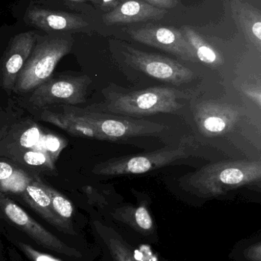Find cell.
Wrapping results in <instances>:
<instances>
[{
    "label": "cell",
    "mask_w": 261,
    "mask_h": 261,
    "mask_svg": "<svg viewBox=\"0 0 261 261\" xmlns=\"http://www.w3.org/2000/svg\"><path fill=\"white\" fill-rule=\"evenodd\" d=\"M64 110L90 124L103 137L104 141H126L135 137L156 136L167 128L162 124L129 116L100 113L67 106H64Z\"/></svg>",
    "instance_id": "cell-7"
},
{
    "label": "cell",
    "mask_w": 261,
    "mask_h": 261,
    "mask_svg": "<svg viewBox=\"0 0 261 261\" xmlns=\"http://www.w3.org/2000/svg\"><path fill=\"white\" fill-rule=\"evenodd\" d=\"M122 54L129 66L159 81L179 86L194 78V73L189 69L165 57L143 51L127 44L123 46Z\"/></svg>",
    "instance_id": "cell-9"
},
{
    "label": "cell",
    "mask_w": 261,
    "mask_h": 261,
    "mask_svg": "<svg viewBox=\"0 0 261 261\" xmlns=\"http://www.w3.org/2000/svg\"><path fill=\"white\" fill-rule=\"evenodd\" d=\"M73 44L72 37L61 35L45 37L38 41L18 75L14 92H32L52 77L57 64L70 53Z\"/></svg>",
    "instance_id": "cell-5"
},
{
    "label": "cell",
    "mask_w": 261,
    "mask_h": 261,
    "mask_svg": "<svg viewBox=\"0 0 261 261\" xmlns=\"http://www.w3.org/2000/svg\"><path fill=\"white\" fill-rule=\"evenodd\" d=\"M1 155L31 173L57 174L56 163L67 141L30 119L1 129Z\"/></svg>",
    "instance_id": "cell-1"
},
{
    "label": "cell",
    "mask_w": 261,
    "mask_h": 261,
    "mask_svg": "<svg viewBox=\"0 0 261 261\" xmlns=\"http://www.w3.org/2000/svg\"><path fill=\"white\" fill-rule=\"evenodd\" d=\"M189 93L167 87L139 90H123L114 86L106 93V102L87 110L117 116L139 118L159 113H176L183 107Z\"/></svg>",
    "instance_id": "cell-2"
},
{
    "label": "cell",
    "mask_w": 261,
    "mask_h": 261,
    "mask_svg": "<svg viewBox=\"0 0 261 261\" xmlns=\"http://www.w3.org/2000/svg\"><path fill=\"white\" fill-rule=\"evenodd\" d=\"M253 32L257 38L261 40V22H257L254 24Z\"/></svg>",
    "instance_id": "cell-25"
},
{
    "label": "cell",
    "mask_w": 261,
    "mask_h": 261,
    "mask_svg": "<svg viewBox=\"0 0 261 261\" xmlns=\"http://www.w3.org/2000/svg\"><path fill=\"white\" fill-rule=\"evenodd\" d=\"M40 179L39 176L34 174L32 180L18 196L27 206L32 208L58 232L72 239H79L81 238L79 229L66 223L55 213L50 196L41 185Z\"/></svg>",
    "instance_id": "cell-12"
},
{
    "label": "cell",
    "mask_w": 261,
    "mask_h": 261,
    "mask_svg": "<svg viewBox=\"0 0 261 261\" xmlns=\"http://www.w3.org/2000/svg\"><path fill=\"white\" fill-rule=\"evenodd\" d=\"M164 11L142 0H124L112 10L103 15L107 25L130 24L151 19H159Z\"/></svg>",
    "instance_id": "cell-16"
},
{
    "label": "cell",
    "mask_w": 261,
    "mask_h": 261,
    "mask_svg": "<svg viewBox=\"0 0 261 261\" xmlns=\"http://www.w3.org/2000/svg\"><path fill=\"white\" fill-rule=\"evenodd\" d=\"M197 56L202 62L214 64L217 62V55L214 50L206 46H200L197 48Z\"/></svg>",
    "instance_id": "cell-22"
},
{
    "label": "cell",
    "mask_w": 261,
    "mask_h": 261,
    "mask_svg": "<svg viewBox=\"0 0 261 261\" xmlns=\"http://www.w3.org/2000/svg\"><path fill=\"white\" fill-rule=\"evenodd\" d=\"M1 233L14 246L16 247L31 261H65L49 253L42 251L35 247V243L19 230L9 225L2 219Z\"/></svg>",
    "instance_id": "cell-19"
},
{
    "label": "cell",
    "mask_w": 261,
    "mask_h": 261,
    "mask_svg": "<svg viewBox=\"0 0 261 261\" xmlns=\"http://www.w3.org/2000/svg\"><path fill=\"white\" fill-rule=\"evenodd\" d=\"M34 174L29 171H25L24 169L15 164H10L8 161L2 160L0 163V182H1V193L21 194L28 184L32 180Z\"/></svg>",
    "instance_id": "cell-20"
},
{
    "label": "cell",
    "mask_w": 261,
    "mask_h": 261,
    "mask_svg": "<svg viewBox=\"0 0 261 261\" xmlns=\"http://www.w3.org/2000/svg\"><path fill=\"white\" fill-rule=\"evenodd\" d=\"M69 1H78V2L90 1V2H93V3H98V4H101V0H69Z\"/></svg>",
    "instance_id": "cell-27"
},
{
    "label": "cell",
    "mask_w": 261,
    "mask_h": 261,
    "mask_svg": "<svg viewBox=\"0 0 261 261\" xmlns=\"http://www.w3.org/2000/svg\"><path fill=\"white\" fill-rule=\"evenodd\" d=\"M244 93H245L246 96L251 98L254 102H257L260 107H261V89L257 88V87H243L242 88Z\"/></svg>",
    "instance_id": "cell-23"
},
{
    "label": "cell",
    "mask_w": 261,
    "mask_h": 261,
    "mask_svg": "<svg viewBox=\"0 0 261 261\" xmlns=\"http://www.w3.org/2000/svg\"><path fill=\"white\" fill-rule=\"evenodd\" d=\"M159 261H170V260H165V259H164V258H161L160 260H159Z\"/></svg>",
    "instance_id": "cell-28"
},
{
    "label": "cell",
    "mask_w": 261,
    "mask_h": 261,
    "mask_svg": "<svg viewBox=\"0 0 261 261\" xmlns=\"http://www.w3.org/2000/svg\"><path fill=\"white\" fill-rule=\"evenodd\" d=\"M34 32L18 34L11 39L2 59V87L8 93L14 91L18 75L36 44Z\"/></svg>",
    "instance_id": "cell-11"
},
{
    "label": "cell",
    "mask_w": 261,
    "mask_h": 261,
    "mask_svg": "<svg viewBox=\"0 0 261 261\" xmlns=\"http://www.w3.org/2000/svg\"><path fill=\"white\" fill-rule=\"evenodd\" d=\"M40 119L65 130L73 136L104 141L103 137L90 124L81 120L78 116L66 110L64 113H60L44 110L41 113Z\"/></svg>",
    "instance_id": "cell-18"
},
{
    "label": "cell",
    "mask_w": 261,
    "mask_h": 261,
    "mask_svg": "<svg viewBox=\"0 0 261 261\" xmlns=\"http://www.w3.org/2000/svg\"><path fill=\"white\" fill-rule=\"evenodd\" d=\"M101 3H103L104 6H112L113 8H115L116 6H117L118 4H119L120 3L116 2V0H101Z\"/></svg>",
    "instance_id": "cell-26"
},
{
    "label": "cell",
    "mask_w": 261,
    "mask_h": 261,
    "mask_svg": "<svg viewBox=\"0 0 261 261\" xmlns=\"http://www.w3.org/2000/svg\"><path fill=\"white\" fill-rule=\"evenodd\" d=\"M26 19L30 25L46 32L78 30L88 25L80 15L35 6L28 9Z\"/></svg>",
    "instance_id": "cell-14"
},
{
    "label": "cell",
    "mask_w": 261,
    "mask_h": 261,
    "mask_svg": "<svg viewBox=\"0 0 261 261\" xmlns=\"http://www.w3.org/2000/svg\"><path fill=\"white\" fill-rule=\"evenodd\" d=\"M41 180V185L45 189L46 191L49 193L52 200V206L55 210L58 217L61 218L63 221L72 226L75 227L74 222L75 218V208L73 204L67 197L64 196L62 193H60L58 190L44 182L42 179ZM76 228V227H75ZM79 229V228H78Z\"/></svg>",
    "instance_id": "cell-21"
},
{
    "label": "cell",
    "mask_w": 261,
    "mask_h": 261,
    "mask_svg": "<svg viewBox=\"0 0 261 261\" xmlns=\"http://www.w3.org/2000/svg\"><path fill=\"white\" fill-rule=\"evenodd\" d=\"M155 7H170L173 4V0H142Z\"/></svg>",
    "instance_id": "cell-24"
},
{
    "label": "cell",
    "mask_w": 261,
    "mask_h": 261,
    "mask_svg": "<svg viewBox=\"0 0 261 261\" xmlns=\"http://www.w3.org/2000/svg\"><path fill=\"white\" fill-rule=\"evenodd\" d=\"M111 216L116 222L128 227L129 229L136 232L149 243H157L159 239L157 229L147 202H140L136 206L120 207L112 212Z\"/></svg>",
    "instance_id": "cell-15"
},
{
    "label": "cell",
    "mask_w": 261,
    "mask_h": 261,
    "mask_svg": "<svg viewBox=\"0 0 261 261\" xmlns=\"http://www.w3.org/2000/svg\"><path fill=\"white\" fill-rule=\"evenodd\" d=\"M92 81L87 75L61 74L52 76L32 92L30 101L33 107L47 108L57 104L77 106L87 101Z\"/></svg>",
    "instance_id": "cell-8"
},
{
    "label": "cell",
    "mask_w": 261,
    "mask_h": 261,
    "mask_svg": "<svg viewBox=\"0 0 261 261\" xmlns=\"http://www.w3.org/2000/svg\"><path fill=\"white\" fill-rule=\"evenodd\" d=\"M90 227L102 261H144L138 257L139 249L121 228L100 219H93Z\"/></svg>",
    "instance_id": "cell-10"
},
{
    "label": "cell",
    "mask_w": 261,
    "mask_h": 261,
    "mask_svg": "<svg viewBox=\"0 0 261 261\" xmlns=\"http://www.w3.org/2000/svg\"><path fill=\"white\" fill-rule=\"evenodd\" d=\"M0 208L2 219L24 233L38 248L57 254L65 261H93L85 249L73 246L55 236L3 193L0 195Z\"/></svg>",
    "instance_id": "cell-4"
},
{
    "label": "cell",
    "mask_w": 261,
    "mask_h": 261,
    "mask_svg": "<svg viewBox=\"0 0 261 261\" xmlns=\"http://www.w3.org/2000/svg\"><path fill=\"white\" fill-rule=\"evenodd\" d=\"M193 144L190 138H184L176 147H165L149 153L111 158L96 164L92 173L99 176H108L148 173L186 158L189 155Z\"/></svg>",
    "instance_id": "cell-6"
},
{
    "label": "cell",
    "mask_w": 261,
    "mask_h": 261,
    "mask_svg": "<svg viewBox=\"0 0 261 261\" xmlns=\"http://www.w3.org/2000/svg\"><path fill=\"white\" fill-rule=\"evenodd\" d=\"M259 180H261V162L242 161L205 166L189 175L185 184L198 196L216 197Z\"/></svg>",
    "instance_id": "cell-3"
},
{
    "label": "cell",
    "mask_w": 261,
    "mask_h": 261,
    "mask_svg": "<svg viewBox=\"0 0 261 261\" xmlns=\"http://www.w3.org/2000/svg\"><path fill=\"white\" fill-rule=\"evenodd\" d=\"M127 32L133 40L141 44L186 57L187 59L193 58L188 49L180 45L177 35L168 28L144 26L138 29H129Z\"/></svg>",
    "instance_id": "cell-17"
},
{
    "label": "cell",
    "mask_w": 261,
    "mask_h": 261,
    "mask_svg": "<svg viewBox=\"0 0 261 261\" xmlns=\"http://www.w3.org/2000/svg\"><path fill=\"white\" fill-rule=\"evenodd\" d=\"M194 118L199 130L208 136L222 135L233 128L239 120L234 107L215 102H203L196 106Z\"/></svg>",
    "instance_id": "cell-13"
}]
</instances>
